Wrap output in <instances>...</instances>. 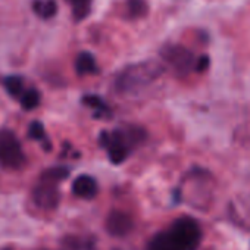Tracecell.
<instances>
[{"mask_svg":"<svg viewBox=\"0 0 250 250\" xmlns=\"http://www.w3.org/2000/svg\"><path fill=\"white\" fill-rule=\"evenodd\" d=\"M61 180L56 177L49 175V172H43L40 183L36 186L33 191V199L36 205L42 209H55L59 205L61 200V193L58 188V184Z\"/></svg>","mask_w":250,"mask_h":250,"instance_id":"cell-5","label":"cell"},{"mask_svg":"<svg viewBox=\"0 0 250 250\" xmlns=\"http://www.w3.org/2000/svg\"><path fill=\"white\" fill-rule=\"evenodd\" d=\"M72 193L81 199H93L97 194V183L90 175H80L72 183Z\"/></svg>","mask_w":250,"mask_h":250,"instance_id":"cell-8","label":"cell"},{"mask_svg":"<svg viewBox=\"0 0 250 250\" xmlns=\"http://www.w3.org/2000/svg\"><path fill=\"white\" fill-rule=\"evenodd\" d=\"M69 2V5L72 6V12L75 20H84L91 8V0H66Z\"/></svg>","mask_w":250,"mask_h":250,"instance_id":"cell-12","label":"cell"},{"mask_svg":"<svg viewBox=\"0 0 250 250\" xmlns=\"http://www.w3.org/2000/svg\"><path fill=\"white\" fill-rule=\"evenodd\" d=\"M84 103H87L90 107H94V109H102V110H106V104L96 96H87L83 99Z\"/></svg>","mask_w":250,"mask_h":250,"instance_id":"cell-16","label":"cell"},{"mask_svg":"<svg viewBox=\"0 0 250 250\" xmlns=\"http://www.w3.org/2000/svg\"><path fill=\"white\" fill-rule=\"evenodd\" d=\"M75 71L80 75H88V74H96L97 72V65H96V59L91 53L88 52H83L77 56L75 61Z\"/></svg>","mask_w":250,"mask_h":250,"instance_id":"cell-9","label":"cell"},{"mask_svg":"<svg viewBox=\"0 0 250 250\" xmlns=\"http://www.w3.org/2000/svg\"><path fill=\"white\" fill-rule=\"evenodd\" d=\"M21 99V104L25 110H31L36 109L40 104V93L36 88H28L22 93Z\"/></svg>","mask_w":250,"mask_h":250,"instance_id":"cell-11","label":"cell"},{"mask_svg":"<svg viewBox=\"0 0 250 250\" xmlns=\"http://www.w3.org/2000/svg\"><path fill=\"white\" fill-rule=\"evenodd\" d=\"M127 11H128L131 18L145 17L146 12H147L146 0H128V2H127Z\"/></svg>","mask_w":250,"mask_h":250,"instance_id":"cell-14","label":"cell"},{"mask_svg":"<svg viewBox=\"0 0 250 250\" xmlns=\"http://www.w3.org/2000/svg\"><path fill=\"white\" fill-rule=\"evenodd\" d=\"M133 229V219L122 210H112L106 218V231L113 237H125Z\"/></svg>","mask_w":250,"mask_h":250,"instance_id":"cell-7","label":"cell"},{"mask_svg":"<svg viewBox=\"0 0 250 250\" xmlns=\"http://www.w3.org/2000/svg\"><path fill=\"white\" fill-rule=\"evenodd\" d=\"M202 238L199 222L190 216H181L172 225L158 232L147 244V250H196Z\"/></svg>","mask_w":250,"mask_h":250,"instance_id":"cell-1","label":"cell"},{"mask_svg":"<svg viewBox=\"0 0 250 250\" xmlns=\"http://www.w3.org/2000/svg\"><path fill=\"white\" fill-rule=\"evenodd\" d=\"M33 9L40 18L49 20V18L56 15L58 5H56L55 0H36V2L33 3Z\"/></svg>","mask_w":250,"mask_h":250,"instance_id":"cell-10","label":"cell"},{"mask_svg":"<svg viewBox=\"0 0 250 250\" xmlns=\"http://www.w3.org/2000/svg\"><path fill=\"white\" fill-rule=\"evenodd\" d=\"M5 88L8 90V93L12 97H21L24 93V85H22V80L17 75H11L8 78H5Z\"/></svg>","mask_w":250,"mask_h":250,"instance_id":"cell-13","label":"cell"},{"mask_svg":"<svg viewBox=\"0 0 250 250\" xmlns=\"http://www.w3.org/2000/svg\"><path fill=\"white\" fill-rule=\"evenodd\" d=\"M208 65H209V58L208 56H203V58H200L199 61H196V69L200 72V71H205L206 68H208Z\"/></svg>","mask_w":250,"mask_h":250,"instance_id":"cell-17","label":"cell"},{"mask_svg":"<svg viewBox=\"0 0 250 250\" xmlns=\"http://www.w3.org/2000/svg\"><path fill=\"white\" fill-rule=\"evenodd\" d=\"M145 131L142 128L130 127L127 130L118 128L112 134L104 133L102 136V143L107 149V155L113 164H121L127 159L130 150L143 142Z\"/></svg>","mask_w":250,"mask_h":250,"instance_id":"cell-3","label":"cell"},{"mask_svg":"<svg viewBox=\"0 0 250 250\" xmlns=\"http://www.w3.org/2000/svg\"><path fill=\"white\" fill-rule=\"evenodd\" d=\"M164 59L174 68L175 72L184 75L196 65L193 53L183 46H168L162 50Z\"/></svg>","mask_w":250,"mask_h":250,"instance_id":"cell-6","label":"cell"},{"mask_svg":"<svg viewBox=\"0 0 250 250\" xmlns=\"http://www.w3.org/2000/svg\"><path fill=\"white\" fill-rule=\"evenodd\" d=\"M162 71L164 68L158 62H140L131 65L118 75L116 88L121 93L137 91L153 83L162 74Z\"/></svg>","mask_w":250,"mask_h":250,"instance_id":"cell-2","label":"cell"},{"mask_svg":"<svg viewBox=\"0 0 250 250\" xmlns=\"http://www.w3.org/2000/svg\"><path fill=\"white\" fill-rule=\"evenodd\" d=\"M24 162L25 155L18 137L11 130H0V167L18 169Z\"/></svg>","mask_w":250,"mask_h":250,"instance_id":"cell-4","label":"cell"},{"mask_svg":"<svg viewBox=\"0 0 250 250\" xmlns=\"http://www.w3.org/2000/svg\"><path fill=\"white\" fill-rule=\"evenodd\" d=\"M28 134L31 139L34 140H43L46 137V133H44V127H43V124L36 121L30 125V128H28Z\"/></svg>","mask_w":250,"mask_h":250,"instance_id":"cell-15","label":"cell"}]
</instances>
